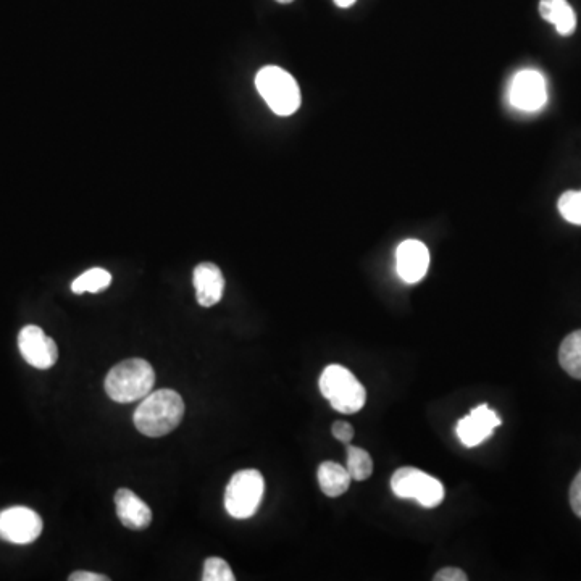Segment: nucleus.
I'll return each instance as SVG.
<instances>
[{
  "mask_svg": "<svg viewBox=\"0 0 581 581\" xmlns=\"http://www.w3.org/2000/svg\"><path fill=\"white\" fill-rule=\"evenodd\" d=\"M570 506L575 515L581 519V470L570 486Z\"/></svg>",
  "mask_w": 581,
  "mask_h": 581,
  "instance_id": "nucleus-22",
  "label": "nucleus"
},
{
  "mask_svg": "<svg viewBox=\"0 0 581 581\" xmlns=\"http://www.w3.org/2000/svg\"><path fill=\"white\" fill-rule=\"evenodd\" d=\"M115 507L123 527L130 530H146L152 522V510L143 499L131 490H118L115 494Z\"/></svg>",
  "mask_w": 581,
  "mask_h": 581,
  "instance_id": "nucleus-12",
  "label": "nucleus"
},
{
  "mask_svg": "<svg viewBox=\"0 0 581 581\" xmlns=\"http://www.w3.org/2000/svg\"><path fill=\"white\" fill-rule=\"evenodd\" d=\"M335 4L341 9H349V7L356 4V0H335Z\"/></svg>",
  "mask_w": 581,
  "mask_h": 581,
  "instance_id": "nucleus-25",
  "label": "nucleus"
},
{
  "mask_svg": "<svg viewBox=\"0 0 581 581\" xmlns=\"http://www.w3.org/2000/svg\"><path fill=\"white\" fill-rule=\"evenodd\" d=\"M204 581H235V573L231 570L228 562L223 561L220 557H210L204 564Z\"/></svg>",
  "mask_w": 581,
  "mask_h": 581,
  "instance_id": "nucleus-20",
  "label": "nucleus"
},
{
  "mask_svg": "<svg viewBox=\"0 0 581 581\" xmlns=\"http://www.w3.org/2000/svg\"><path fill=\"white\" fill-rule=\"evenodd\" d=\"M155 372L144 359L123 360L110 370L105 378V393L118 404L141 401L152 393Z\"/></svg>",
  "mask_w": 581,
  "mask_h": 581,
  "instance_id": "nucleus-2",
  "label": "nucleus"
},
{
  "mask_svg": "<svg viewBox=\"0 0 581 581\" xmlns=\"http://www.w3.org/2000/svg\"><path fill=\"white\" fill-rule=\"evenodd\" d=\"M194 288L199 306L212 307L222 301L225 278L220 268L210 262L199 264L194 270Z\"/></svg>",
  "mask_w": 581,
  "mask_h": 581,
  "instance_id": "nucleus-13",
  "label": "nucleus"
},
{
  "mask_svg": "<svg viewBox=\"0 0 581 581\" xmlns=\"http://www.w3.org/2000/svg\"><path fill=\"white\" fill-rule=\"evenodd\" d=\"M331 433L341 443L349 444L354 438V427H352L351 423L335 422L333 427H331Z\"/></svg>",
  "mask_w": 581,
  "mask_h": 581,
  "instance_id": "nucleus-21",
  "label": "nucleus"
},
{
  "mask_svg": "<svg viewBox=\"0 0 581 581\" xmlns=\"http://www.w3.org/2000/svg\"><path fill=\"white\" fill-rule=\"evenodd\" d=\"M70 581H109V577H105V575H101V573H92V572H73L70 577H68Z\"/></svg>",
  "mask_w": 581,
  "mask_h": 581,
  "instance_id": "nucleus-24",
  "label": "nucleus"
},
{
  "mask_svg": "<svg viewBox=\"0 0 581 581\" xmlns=\"http://www.w3.org/2000/svg\"><path fill=\"white\" fill-rule=\"evenodd\" d=\"M435 581H467V573L464 570L457 569V567H446V569L439 570L433 577Z\"/></svg>",
  "mask_w": 581,
  "mask_h": 581,
  "instance_id": "nucleus-23",
  "label": "nucleus"
},
{
  "mask_svg": "<svg viewBox=\"0 0 581 581\" xmlns=\"http://www.w3.org/2000/svg\"><path fill=\"white\" fill-rule=\"evenodd\" d=\"M255 88L272 112L280 117H289L301 107L299 84L283 68H262L255 76Z\"/></svg>",
  "mask_w": 581,
  "mask_h": 581,
  "instance_id": "nucleus-4",
  "label": "nucleus"
},
{
  "mask_svg": "<svg viewBox=\"0 0 581 581\" xmlns=\"http://www.w3.org/2000/svg\"><path fill=\"white\" fill-rule=\"evenodd\" d=\"M540 13L544 20L556 26L561 36H572L577 28V15L567 0H541Z\"/></svg>",
  "mask_w": 581,
  "mask_h": 581,
  "instance_id": "nucleus-14",
  "label": "nucleus"
},
{
  "mask_svg": "<svg viewBox=\"0 0 581 581\" xmlns=\"http://www.w3.org/2000/svg\"><path fill=\"white\" fill-rule=\"evenodd\" d=\"M318 386L323 398L328 399L331 407L341 414H356L367 401L364 385L343 365H328L320 375Z\"/></svg>",
  "mask_w": 581,
  "mask_h": 581,
  "instance_id": "nucleus-3",
  "label": "nucleus"
},
{
  "mask_svg": "<svg viewBox=\"0 0 581 581\" xmlns=\"http://www.w3.org/2000/svg\"><path fill=\"white\" fill-rule=\"evenodd\" d=\"M112 283V275L104 268H91L88 272L78 276L72 283V291L75 294L101 293L109 288Z\"/></svg>",
  "mask_w": 581,
  "mask_h": 581,
  "instance_id": "nucleus-17",
  "label": "nucleus"
},
{
  "mask_svg": "<svg viewBox=\"0 0 581 581\" xmlns=\"http://www.w3.org/2000/svg\"><path fill=\"white\" fill-rule=\"evenodd\" d=\"M391 490L401 499H415L427 509H435L444 501L441 481L414 467H402L391 477Z\"/></svg>",
  "mask_w": 581,
  "mask_h": 581,
  "instance_id": "nucleus-6",
  "label": "nucleus"
},
{
  "mask_svg": "<svg viewBox=\"0 0 581 581\" xmlns=\"http://www.w3.org/2000/svg\"><path fill=\"white\" fill-rule=\"evenodd\" d=\"M557 205L567 222L581 226V191H567L562 194Z\"/></svg>",
  "mask_w": 581,
  "mask_h": 581,
  "instance_id": "nucleus-19",
  "label": "nucleus"
},
{
  "mask_svg": "<svg viewBox=\"0 0 581 581\" xmlns=\"http://www.w3.org/2000/svg\"><path fill=\"white\" fill-rule=\"evenodd\" d=\"M42 533V519L30 507H9L0 512V538L12 544H31Z\"/></svg>",
  "mask_w": 581,
  "mask_h": 581,
  "instance_id": "nucleus-7",
  "label": "nucleus"
},
{
  "mask_svg": "<svg viewBox=\"0 0 581 581\" xmlns=\"http://www.w3.org/2000/svg\"><path fill=\"white\" fill-rule=\"evenodd\" d=\"M501 417L496 410L486 404L475 407L467 417L457 423V436L467 448H475L493 436L494 430L501 427Z\"/></svg>",
  "mask_w": 581,
  "mask_h": 581,
  "instance_id": "nucleus-10",
  "label": "nucleus"
},
{
  "mask_svg": "<svg viewBox=\"0 0 581 581\" xmlns=\"http://www.w3.org/2000/svg\"><path fill=\"white\" fill-rule=\"evenodd\" d=\"M276 2H280V4H289V2H293V0H276Z\"/></svg>",
  "mask_w": 581,
  "mask_h": 581,
  "instance_id": "nucleus-26",
  "label": "nucleus"
},
{
  "mask_svg": "<svg viewBox=\"0 0 581 581\" xmlns=\"http://www.w3.org/2000/svg\"><path fill=\"white\" fill-rule=\"evenodd\" d=\"M18 349L23 359L38 370L54 367L59 359V349L51 336H47L42 328L28 325L21 328L18 335Z\"/></svg>",
  "mask_w": 581,
  "mask_h": 581,
  "instance_id": "nucleus-8",
  "label": "nucleus"
},
{
  "mask_svg": "<svg viewBox=\"0 0 581 581\" xmlns=\"http://www.w3.org/2000/svg\"><path fill=\"white\" fill-rule=\"evenodd\" d=\"M509 101L515 109L523 112H536L548 101L546 81L535 70H523L514 76L510 83Z\"/></svg>",
  "mask_w": 581,
  "mask_h": 581,
  "instance_id": "nucleus-9",
  "label": "nucleus"
},
{
  "mask_svg": "<svg viewBox=\"0 0 581 581\" xmlns=\"http://www.w3.org/2000/svg\"><path fill=\"white\" fill-rule=\"evenodd\" d=\"M265 481L259 470H239L225 491V509L236 520L251 519L264 498Z\"/></svg>",
  "mask_w": 581,
  "mask_h": 581,
  "instance_id": "nucleus-5",
  "label": "nucleus"
},
{
  "mask_svg": "<svg viewBox=\"0 0 581 581\" xmlns=\"http://www.w3.org/2000/svg\"><path fill=\"white\" fill-rule=\"evenodd\" d=\"M347 472L352 480L365 481L372 477L373 460L365 449L347 446Z\"/></svg>",
  "mask_w": 581,
  "mask_h": 581,
  "instance_id": "nucleus-18",
  "label": "nucleus"
},
{
  "mask_svg": "<svg viewBox=\"0 0 581 581\" xmlns=\"http://www.w3.org/2000/svg\"><path fill=\"white\" fill-rule=\"evenodd\" d=\"M184 417V401L173 389H159L141 399L134 412V427L149 438L170 435Z\"/></svg>",
  "mask_w": 581,
  "mask_h": 581,
  "instance_id": "nucleus-1",
  "label": "nucleus"
},
{
  "mask_svg": "<svg viewBox=\"0 0 581 581\" xmlns=\"http://www.w3.org/2000/svg\"><path fill=\"white\" fill-rule=\"evenodd\" d=\"M398 259V273L402 280L410 285L418 283L427 275L430 267V252L427 246L417 239H407L396 252Z\"/></svg>",
  "mask_w": 581,
  "mask_h": 581,
  "instance_id": "nucleus-11",
  "label": "nucleus"
},
{
  "mask_svg": "<svg viewBox=\"0 0 581 581\" xmlns=\"http://www.w3.org/2000/svg\"><path fill=\"white\" fill-rule=\"evenodd\" d=\"M317 475L320 490L323 491V494H327L328 498L343 496L351 486L352 478L347 469L336 462H330V460L320 464Z\"/></svg>",
  "mask_w": 581,
  "mask_h": 581,
  "instance_id": "nucleus-15",
  "label": "nucleus"
},
{
  "mask_svg": "<svg viewBox=\"0 0 581 581\" xmlns=\"http://www.w3.org/2000/svg\"><path fill=\"white\" fill-rule=\"evenodd\" d=\"M559 362L570 377L581 380V330L573 331L562 341Z\"/></svg>",
  "mask_w": 581,
  "mask_h": 581,
  "instance_id": "nucleus-16",
  "label": "nucleus"
}]
</instances>
